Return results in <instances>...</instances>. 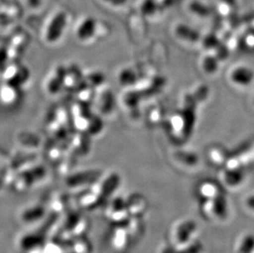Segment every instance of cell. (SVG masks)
<instances>
[{
	"label": "cell",
	"instance_id": "obj_1",
	"mask_svg": "<svg viewBox=\"0 0 254 253\" xmlns=\"http://www.w3.org/2000/svg\"><path fill=\"white\" fill-rule=\"evenodd\" d=\"M25 2H27V6L30 8H37V7L41 6L43 0H25Z\"/></svg>",
	"mask_w": 254,
	"mask_h": 253
}]
</instances>
